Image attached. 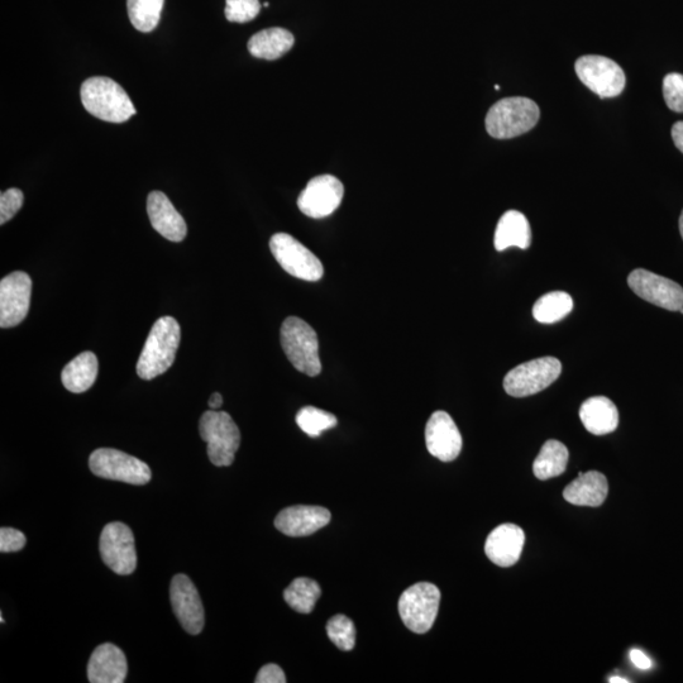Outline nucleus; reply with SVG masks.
<instances>
[{"mask_svg": "<svg viewBox=\"0 0 683 683\" xmlns=\"http://www.w3.org/2000/svg\"><path fill=\"white\" fill-rule=\"evenodd\" d=\"M525 543L524 530L515 524H501L489 534L485 553L499 567H511L522 556Z\"/></svg>", "mask_w": 683, "mask_h": 683, "instance_id": "a211bd4d", "label": "nucleus"}, {"mask_svg": "<svg viewBox=\"0 0 683 683\" xmlns=\"http://www.w3.org/2000/svg\"><path fill=\"white\" fill-rule=\"evenodd\" d=\"M672 138L676 147L683 154V122H677L672 127Z\"/></svg>", "mask_w": 683, "mask_h": 683, "instance_id": "4c0bfd02", "label": "nucleus"}, {"mask_svg": "<svg viewBox=\"0 0 683 683\" xmlns=\"http://www.w3.org/2000/svg\"><path fill=\"white\" fill-rule=\"evenodd\" d=\"M294 42L293 33L285 28H267L251 37L248 51L257 59L277 60L293 49Z\"/></svg>", "mask_w": 683, "mask_h": 683, "instance_id": "b1692460", "label": "nucleus"}, {"mask_svg": "<svg viewBox=\"0 0 683 683\" xmlns=\"http://www.w3.org/2000/svg\"><path fill=\"white\" fill-rule=\"evenodd\" d=\"M170 599L174 613L183 628L197 635L204 628V606L197 587L186 575H176L171 581Z\"/></svg>", "mask_w": 683, "mask_h": 683, "instance_id": "2eb2a0df", "label": "nucleus"}, {"mask_svg": "<svg viewBox=\"0 0 683 683\" xmlns=\"http://www.w3.org/2000/svg\"><path fill=\"white\" fill-rule=\"evenodd\" d=\"M260 0H226V18L233 23H247L259 16Z\"/></svg>", "mask_w": 683, "mask_h": 683, "instance_id": "2f4dec72", "label": "nucleus"}, {"mask_svg": "<svg viewBox=\"0 0 683 683\" xmlns=\"http://www.w3.org/2000/svg\"><path fill=\"white\" fill-rule=\"evenodd\" d=\"M327 634L334 646L341 651H352L356 644V628L346 615H334L328 620Z\"/></svg>", "mask_w": 683, "mask_h": 683, "instance_id": "7c9ffc66", "label": "nucleus"}, {"mask_svg": "<svg viewBox=\"0 0 683 683\" xmlns=\"http://www.w3.org/2000/svg\"><path fill=\"white\" fill-rule=\"evenodd\" d=\"M575 70L582 83L603 99L618 97L627 83L623 69L605 56H582L576 61Z\"/></svg>", "mask_w": 683, "mask_h": 683, "instance_id": "9d476101", "label": "nucleus"}, {"mask_svg": "<svg viewBox=\"0 0 683 683\" xmlns=\"http://www.w3.org/2000/svg\"><path fill=\"white\" fill-rule=\"evenodd\" d=\"M609 493L606 477L601 472H580L579 477L563 490V498L576 506H600L604 504Z\"/></svg>", "mask_w": 683, "mask_h": 683, "instance_id": "412c9836", "label": "nucleus"}, {"mask_svg": "<svg viewBox=\"0 0 683 683\" xmlns=\"http://www.w3.org/2000/svg\"><path fill=\"white\" fill-rule=\"evenodd\" d=\"M147 213L152 227L171 242H181L188 233L184 218L161 191H152L147 198Z\"/></svg>", "mask_w": 683, "mask_h": 683, "instance_id": "6ab92c4d", "label": "nucleus"}, {"mask_svg": "<svg viewBox=\"0 0 683 683\" xmlns=\"http://www.w3.org/2000/svg\"><path fill=\"white\" fill-rule=\"evenodd\" d=\"M199 432L207 442V452L214 466H231L241 444V432L231 415L219 410H209L203 414Z\"/></svg>", "mask_w": 683, "mask_h": 683, "instance_id": "39448f33", "label": "nucleus"}, {"mask_svg": "<svg viewBox=\"0 0 683 683\" xmlns=\"http://www.w3.org/2000/svg\"><path fill=\"white\" fill-rule=\"evenodd\" d=\"M343 195L345 188L341 180L333 175H320L310 180L307 188L299 195L298 207L310 218H326L336 212Z\"/></svg>", "mask_w": 683, "mask_h": 683, "instance_id": "4468645a", "label": "nucleus"}, {"mask_svg": "<svg viewBox=\"0 0 683 683\" xmlns=\"http://www.w3.org/2000/svg\"><path fill=\"white\" fill-rule=\"evenodd\" d=\"M23 202H25V197L21 190L12 188L3 191L0 195V224L2 226L16 216Z\"/></svg>", "mask_w": 683, "mask_h": 683, "instance_id": "72a5a7b5", "label": "nucleus"}, {"mask_svg": "<svg viewBox=\"0 0 683 683\" xmlns=\"http://www.w3.org/2000/svg\"><path fill=\"white\" fill-rule=\"evenodd\" d=\"M270 248L279 265L289 275L305 281H318L324 275L322 262L303 243L288 233L271 237Z\"/></svg>", "mask_w": 683, "mask_h": 683, "instance_id": "1a4fd4ad", "label": "nucleus"}, {"mask_svg": "<svg viewBox=\"0 0 683 683\" xmlns=\"http://www.w3.org/2000/svg\"><path fill=\"white\" fill-rule=\"evenodd\" d=\"M678 312H680L681 314H683V308H681L680 310H678Z\"/></svg>", "mask_w": 683, "mask_h": 683, "instance_id": "37998d69", "label": "nucleus"}, {"mask_svg": "<svg viewBox=\"0 0 683 683\" xmlns=\"http://www.w3.org/2000/svg\"><path fill=\"white\" fill-rule=\"evenodd\" d=\"M573 300L565 291H552L543 295L534 304L533 317L542 324L560 322L572 312Z\"/></svg>", "mask_w": 683, "mask_h": 683, "instance_id": "bb28decb", "label": "nucleus"}, {"mask_svg": "<svg viewBox=\"0 0 683 683\" xmlns=\"http://www.w3.org/2000/svg\"><path fill=\"white\" fill-rule=\"evenodd\" d=\"M165 0H127L128 16L137 31L148 33L159 25Z\"/></svg>", "mask_w": 683, "mask_h": 683, "instance_id": "c85d7f7f", "label": "nucleus"}, {"mask_svg": "<svg viewBox=\"0 0 683 683\" xmlns=\"http://www.w3.org/2000/svg\"><path fill=\"white\" fill-rule=\"evenodd\" d=\"M180 326L173 317H162L154 324L137 362V374L152 380L173 366L180 346Z\"/></svg>", "mask_w": 683, "mask_h": 683, "instance_id": "f257e3e1", "label": "nucleus"}, {"mask_svg": "<svg viewBox=\"0 0 683 683\" xmlns=\"http://www.w3.org/2000/svg\"><path fill=\"white\" fill-rule=\"evenodd\" d=\"M561 372L562 364L557 358H537L508 372L504 379V389L514 398H527L551 386Z\"/></svg>", "mask_w": 683, "mask_h": 683, "instance_id": "0eeeda50", "label": "nucleus"}, {"mask_svg": "<svg viewBox=\"0 0 683 683\" xmlns=\"http://www.w3.org/2000/svg\"><path fill=\"white\" fill-rule=\"evenodd\" d=\"M539 116H541L539 107L532 99L505 98L490 108L485 126L487 133L496 140H510L536 127Z\"/></svg>", "mask_w": 683, "mask_h": 683, "instance_id": "7ed1b4c3", "label": "nucleus"}, {"mask_svg": "<svg viewBox=\"0 0 683 683\" xmlns=\"http://www.w3.org/2000/svg\"><path fill=\"white\" fill-rule=\"evenodd\" d=\"M663 95L671 111L683 113V75L668 74L663 80Z\"/></svg>", "mask_w": 683, "mask_h": 683, "instance_id": "473e14b6", "label": "nucleus"}, {"mask_svg": "<svg viewBox=\"0 0 683 683\" xmlns=\"http://www.w3.org/2000/svg\"><path fill=\"white\" fill-rule=\"evenodd\" d=\"M32 280L14 271L0 281V327L13 328L26 319L31 305Z\"/></svg>", "mask_w": 683, "mask_h": 683, "instance_id": "ddd939ff", "label": "nucleus"}, {"mask_svg": "<svg viewBox=\"0 0 683 683\" xmlns=\"http://www.w3.org/2000/svg\"><path fill=\"white\" fill-rule=\"evenodd\" d=\"M296 423L309 437H319L323 432L336 427L338 420L332 413L322 409L305 407L296 415Z\"/></svg>", "mask_w": 683, "mask_h": 683, "instance_id": "c756f323", "label": "nucleus"}, {"mask_svg": "<svg viewBox=\"0 0 683 683\" xmlns=\"http://www.w3.org/2000/svg\"><path fill=\"white\" fill-rule=\"evenodd\" d=\"M103 561L117 575L128 576L137 567L135 537L128 525L111 523L105 525L99 542Z\"/></svg>", "mask_w": 683, "mask_h": 683, "instance_id": "9b49d317", "label": "nucleus"}, {"mask_svg": "<svg viewBox=\"0 0 683 683\" xmlns=\"http://www.w3.org/2000/svg\"><path fill=\"white\" fill-rule=\"evenodd\" d=\"M680 232H681V236H682V240H683V212H682L681 217H680Z\"/></svg>", "mask_w": 683, "mask_h": 683, "instance_id": "a19ab883", "label": "nucleus"}, {"mask_svg": "<svg viewBox=\"0 0 683 683\" xmlns=\"http://www.w3.org/2000/svg\"><path fill=\"white\" fill-rule=\"evenodd\" d=\"M568 450L565 444L554 441H547L543 444L536 461H534L533 472L539 480H549L553 477L561 476L566 471L568 463Z\"/></svg>", "mask_w": 683, "mask_h": 683, "instance_id": "a878e982", "label": "nucleus"}, {"mask_svg": "<svg viewBox=\"0 0 683 683\" xmlns=\"http://www.w3.org/2000/svg\"><path fill=\"white\" fill-rule=\"evenodd\" d=\"M27 539L21 530L13 528L0 529V551L12 553L21 551L25 548Z\"/></svg>", "mask_w": 683, "mask_h": 683, "instance_id": "f704fd0d", "label": "nucleus"}, {"mask_svg": "<svg viewBox=\"0 0 683 683\" xmlns=\"http://www.w3.org/2000/svg\"><path fill=\"white\" fill-rule=\"evenodd\" d=\"M331 511L322 506L295 505L280 511L275 527L289 537H308L331 522Z\"/></svg>", "mask_w": 683, "mask_h": 683, "instance_id": "f3484780", "label": "nucleus"}, {"mask_svg": "<svg viewBox=\"0 0 683 683\" xmlns=\"http://www.w3.org/2000/svg\"><path fill=\"white\" fill-rule=\"evenodd\" d=\"M126 654L111 643L95 648L89 659L88 678L92 683H122L126 681Z\"/></svg>", "mask_w": 683, "mask_h": 683, "instance_id": "aec40b11", "label": "nucleus"}, {"mask_svg": "<svg viewBox=\"0 0 683 683\" xmlns=\"http://www.w3.org/2000/svg\"><path fill=\"white\" fill-rule=\"evenodd\" d=\"M610 683H629L630 681L628 678H623V677H611L609 680Z\"/></svg>", "mask_w": 683, "mask_h": 683, "instance_id": "ea45409f", "label": "nucleus"}, {"mask_svg": "<svg viewBox=\"0 0 683 683\" xmlns=\"http://www.w3.org/2000/svg\"><path fill=\"white\" fill-rule=\"evenodd\" d=\"M630 661L633 662V665L639 670H649V668L652 667V661L649 659L647 654H644L640 649L634 648L632 651L629 653Z\"/></svg>", "mask_w": 683, "mask_h": 683, "instance_id": "e433bc0d", "label": "nucleus"}, {"mask_svg": "<svg viewBox=\"0 0 683 683\" xmlns=\"http://www.w3.org/2000/svg\"><path fill=\"white\" fill-rule=\"evenodd\" d=\"M80 97L84 108L92 116L105 122L123 123L137 112L121 85L104 76H94L84 81Z\"/></svg>", "mask_w": 683, "mask_h": 683, "instance_id": "f03ea898", "label": "nucleus"}, {"mask_svg": "<svg viewBox=\"0 0 683 683\" xmlns=\"http://www.w3.org/2000/svg\"><path fill=\"white\" fill-rule=\"evenodd\" d=\"M98 367V358L93 352L80 353L62 370V384L70 393H85L92 388L95 380H97Z\"/></svg>", "mask_w": 683, "mask_h": 683, "instance_id": "393cba45", "label": "nucleus"}, {"mask_svg": "<svg viewBox=\"0 0 683 683\" xmlns=\"http://www.w3.org/2000/svg\"><path fill=\"white\" fill-rule=\"evenodd\" d=\"M441 603V591L429 582L410 586L399 599L401 620L413 633L425 634L432 629Z\"/></svg>", "mask_w": 683, "mask_h": 683, "instance_id": "423d86ee", "label": "nucleus"}, {"mask_svg": "<svg viewBox=\"0 0 683 683\" xmlns=\"http://www.w3.org/2000/svg\"><path fill=\"white\" fill-rule=\"evenodd\" d=\"M628 285L639 298L659 308L670 310V312H678L683 308L682 286L667 277L653 274L648 270L637 269L630 272Z\"/></svg>", "mask_w": 683, "mask_h": 683, "instance_id": "f8f14e48", "label": "nucleus"}, {"mask_svg": "<svg viewBox=\"0 0 683 683\" xmlns=\"http://www.w3.org/2000/svg\"><path fill=\"white\" fill-rule=\"evenodd\" d=\"M280 338L285 355L296 370L310 377L322 372L317 332L307 322L298 317L286 318Z\"/></svg>", "mask_w": 683, "mask_h": 683, "instance_id": "20e7f679", "label": "nucleus"}, {"mask_svg": "<svg viewBox=\"0 0 683 683\" xmlns=\"http://www.w3.org/2000/svg\"><path fill=\"white\" fill-rule=\"evenodd\" d=\"M256 683H285L286 676L281 667L270 663L261 668L260 672L257 673L255 680Z\"/></svg>", "mask_w": 683, "mask_h": 683, "instance_id": "c9c22d12", "label": "nucleus"}, {"mask_svg": "<svg viewBox=\"0 0 683 683\" xmlns=\"http://www.w3.org/2000/svg\"><path fill=\"white\" fill-rule=\"evenodd\" d=\"M93 474L102 479L122 481L141 486L151 481V470L147 463L112 448H100L89 458Z\"/></svg>", "mask_w": 683, "mask_h": 683, "instance_id": "6e6552de", "label": "nucleus"}, {"mask_svg": "<svg viewBox=\"0 0 683 683\" xmlns=\"http://www.w3.org/2000/svg\"><path fill=\"white\" fill-rule=\"evenodd\" d=\"M532 243V229L527 217L518 210H509L500 218L496 227L494 245L496 250L503 252L510 247L527 250Z\"/></svg>", "mask_w": 683, "mask_h": 683, "instance_id": "5701e85b", "label": "nucleus"}, {"mask_svg": "<svg viewBox=\"0 0 683 683\" xmlns=\"http://www.w3.org/2000/svg\"><path fill=\"white\" fill-rule=\"evenodd\" d=\"M322 595V589L317 581L299 577L286 587L284 599L291 609L300 614H310Z\"/></svg>", "mask_w": 683, "mask_h": 683, "instance_id": "cd10ccee", "label": "nucleus"}, {"mask_svg": "<svg viewBox=\"0 0 683 683\" xmlns=\"http://www.w3.org/2000/svg\"><path fill=\"white\" fill-rule=\"evenodd\" d=\"M580 419L584 427L595 436L613 433L619 425L616 405L606 396H595L581 405Z\"/></svg>", "mask_w": 683, "mask_h": 683, "instance_id": "4be33fe9", "label": "nucleus"}, {"mask_svg": "<svg viewBox=\"0 0 683 683\" xmlns=\"http://www.w3.org/2000/svg\"><path fill=\"white\" fill-rule=\"evenodd\" d=\"M0 622H2V624L4 623L3 615H0Z\"/></svg>", "mask_w": 683, "mask_h": 683, "instance_id": "79ce46f5", "label": "nucleus"}, {"mask_svg": "<svg viewBox=\"0 0 683 683\" xmlns=\"http://www.w3.org/2000/svg\"><path fill=\"white\" fill-rule=\"evenodd\" d=\"M223 405V396L219 393H214L212 396H210L209 399V407L212 410H219L222 408Z\"/></svg>", "mask_w": 683, "mask_h": 683, "instance_id": "58836bf2", "label": "nucleus"}, {"mask_svg": "<svg viewBox=\"0 0 683 683\" xmlns=\"http://www.w3.org/2000/svg\"><path fill=\"white\" fill-rule=\"evenodd\" d=\"M425 443L428 452L442 462L455 461L462 451V436L451 415L433 413L425 427Z\"/></svg>", "mask_w": 683, "mask_h": 683, "instance_id": "dca6fc26", "label": "nucleus"}]
</instances>
